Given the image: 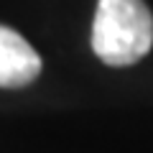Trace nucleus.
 Returning a JSON list of instances; mask_svg holds the SVG:
<instances>
[{"label": "nucleus", "instance_id": "1", "mask_svg": "<svg viewBox=\"0 0 153 153\" xmlns=\"http://www.w3.org/2000/svg\"><path fill=\"white\" fill-rule=\"evenodd\" d=\"M153 46V13L146 0H97L92 51L107 66H130Z\"/></svg>", "mask_w": 153, "mask_h": 153}, {"label": "nucleus", "instance_id": "2", "mask_svg": "<svg viewBox=\"0 0 153 153\" xmlns=\"http://www.w3.org/2000/svg\"><path fill=\"white\" fill-rule=\"evenodd\" d=\"M41 74V56L18 31L0 26V87L21 89Z\"/></svg>", "mask_w": 153, "mask_h": 153}]
</instances>
